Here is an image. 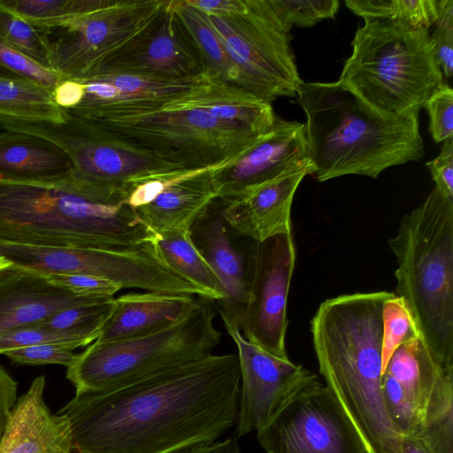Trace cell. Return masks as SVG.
Here are the masks:
<instances>
[{
    "label": "cell",
    "instance_id": "cell-1",
    "mask_svg": "<svg viewBox=\"0 0 453 453\" xmlns=\"http://www.w3.org/2000/svg\"><path fill=\"white\" fill-rule=\"evenodd\" d=\"M236 354L172 367L119 388L75 395L59 411L76 453H186L235 426Z\"/></svg>",
    "mask_w": 453,
    "mask_h": 453
},
{
    "label": "cell",
    "instance_id": "cell-2",
    "mask_svg": "<svg viewBox=\"0 0 453 453\" xmlns=\"http://www.w3.org/2000/svg\"><path fill=\"white\" fill-rule=\"evenodd\" d=\"M388 291L322 302L311 322L320 374L365 453H402V435L382 397V311Z\"/></svg>",
    "mask_w": 453,
    "mask_h": 453
},
{
    "label": "cell",
    "instance_id": "cell-3",
    "mask_svg": "<svg viewBox=\"0 0 453 453\" xmlns=\"http://www.w3.org/2000/svg\"><path fill=\"white\" fill-rule=\"evenodd\" d=\"M126 196L74 180L0 181V241L127 250L155 242Z\"/></svg>",
    "mask_w": 453,
    "mask_h": 453
},
{
    "label": "cell",
    "instance_id": "cell-4",
    "mask_svg": "<svg viewBox=\"0 0 453 453\" xmlns=\"http://www.w3.org/2000/svg\"><path fill=\"white\" fill-rule=\"evenodd\" d=\"M296 96L307 117L308 157L319 181L348 174L377 179L388 167L424 156L418 113L383 114L339 81H303Z\"/></svg>",
    "mask_w": 453,
    "mask_h": 453
},
{
    "label": "cell",
    "instance_id": "cell-5",
    "mask_svg": "<svg viewBox=\"0 0 453 453\" xmlns=\"http://www.w3.org/2000/svg\"><path fill=\"white\" fill-rule=\"evenodd\" d=\"M396 296L410 310L434 358L453 372V198L434 188L388 240Z\"/></svg>",
    "mask_w": 453,
    "mask_h": 453
},
{
    "label": "cell",
    "instance_id": "cell-6",
    "mask_svg": "<svg viewBox=\"0 0 453 453\" xmlns=\"http://www.w3.org/2000/svg\"><path fill=\"white\" fill-rule=\"evenodd\" d=\"M426 29L365 19L352 41V53L339 81L380 112H416L444 83Z\"/></svg>",
    "mask_w": 453,
    "mask_h": 453
},
{
    "label": "cell",
    "instance_id": "cell-7",
    "mask_svg": "<svg viewBox=\"0 0 453 453\" xmlns=\"http://www.w3.org/2000/svg\"><path fill=\"white\" fill-rule=\"evenodd\" d=\"M215 317L213 302L199 297L186 316L162 328L119 341H95L76 354L66 379L77 395L103 393L206 357L222 336Z\"/></svg>",
    "mask_w": 453,
    "mask_h": 453
},
{
    "label": "cell",
    "instance_id": "cell-8",
    "mask_svg": "<svg viewBox=\"0 0 453 453\" xmlns=\"http://www.w3.org/2000/svg\"><path fill=\"white\" fill-rule=\"evenodd\" d=\"M203 12L241 78V88L272 104L302 84L290 45L267 0H188Z\"/></svg>",
    "mask_w": 453,
    "mask_h": 453
},
{
    "label": "cell",
    "instance_id": "cell-9",
    "mask_svg": "<svg viewBox=\"0 0 453 453\" xmlns=\"http://www.w3.org/2000/svg\"><path fill=\"white\" fill-rule=\"evenodd\" d=\"M66 114L63 123L0 117V127L50 141L70 158L74 180L100 189L129 194L131 186L146 177L192 168L94 121Z\"/></svg>",
    "mask_w": 453,
    "mask_h": 453
},
{
    "label": "cell",
    "instance_id": "cell-10",
    "mask_svg": "<svg viewBox=\"0 0 453 453\" xmlns=\"http://www.w3.org/2000/svg\"><path fill=\"white\" fill-rule=\"evenodd\" d=\"M166 0H101L91 11L51 26H34L50 67L63 79L81 80L139 37Z\"/></svg>",
    "mask_w": 453,
    "mask_h": 453
},
{
    "label": "cell",
    "instance_id": "cell-11",
    "mask_svg": "<svg viewBox=\"0 0 453 453\" xmlns=\"http://www.w3.org/2000/svg\"><path fill=\"white\" fill-rule=\"evenodd\" d=\"M94 122L192 168L219 164L262 138L198 110L159 109L109 116Z\"/></svg>",
    "mask_w": 453,
    "mask_h": 453
},
{
    "label": "cell",
    "instance_id": "cell-12",
    "mask_svg": "<svg viewBox=\"0 0 453 453\" xmlns=\"http://www.w3.org/2000/svg\"><path fill=\"white\" fill-rule=\"evenodd\" d=\"M0 257L42 275L88 274L111 280L120 288L148 292L165 291L172 277L154 243L127 250H104L0 241Z\"/></svg>",
    "mask_w": 453,
    "mask_h": 453
},
{
    "label": "cell",
    "instance_id": "cell-13",
    "mask_svg": "<svg viewBox=\"0 0 453 453\" xmlns=\"http://www.w3.org/2000/svg\"><path fill=\"white\" fill-rule=\"evenodd\" d=\"M257 432L267 453H365L337 401L319 380L295 393Z\"/></svg>",
    "mask_w": 453,
    "mask_h": 453
},
{
    "label": "cell",
    "instance_id": "cell-14",
    "mask_svg": "<svg viewBox=\"0 0 453 453\" xmlns=\"http://www.w3.org/2000/svg\"><path fill=\"white\" fill-rule=\"evenodd\" d=\"M293 233L254 242L246 262L248 301L240 330L265 352L288 359L287 302L296 264Z\"/></svg>",
    "mask_w": 453,
    "mask_h": 453
},
{
    "label": "cell",
    "instance_id": "cell-15",
    "mask_svg": "<svg viewBox=\"0 0 453 453\" xmlns=\"http://www.w3.org/2000/svg\"><path fill=\"white\" fill-rule=\"evenodd\" d=\"M238 350L241 373L234 438L262 428L295 393L319 380L288 358L276 357L249 342L242 331L220 316Z\"/></svg>",
    "mask_w": 453,
    "mask_h": 453
},
{
    "label": "cell",
    "instance_id": "cell-16",
    "mask_svg": "<svg viewBox=\"0 0 453 453\" xmlns=\"http://www.w3.org/2000/svg\"><path fill=\"white\" fill-rule=\"evenodd\" d=\"M98 71L176 81L193 80L205 67L171 0L139 37L95 72Z\"/></svg>",
    "mask_w": 453,
    "mask_h": 453
},
{
    "label": "cell",
    "instance_id": "cell-17",
    "mask_svg": "<svg viewBox=\"0 0 453 453\" xmlns=\"http://www.w3.org/2000/svg\"><path fill=\"white\" fill-rule=\"evenodd\" d=\"M310 163L305 124L277 117L265 135L215 172L219 199L234 200Z\"/></svg>",
    "mask_w": 453,
    "mask_h": 453
},
{
    "label": "cell",
    "instance_id": "cell-18",
    "mask_svg": "<svg viewBox=\"0 0 453 453\" xmlns=\"http://www.w3.org/2000/svg\"><path fill=\"white\" fill-rule=\"evenodd\" d=\"M197 78L170 81L127 73L95 72L76 80L83 87V96L75 107L65 111L94 121L113 115L159 110L188 93Z\"/></svg>",
    "mask_w": 453,
    "mask_h": 453
},
{
    "label": "cell",
    "instance_id": "cell-19",
    "mask_svg": "<svg viewBox=\"0 0 453 453\" xmlns=\"http://www.w3.org/2000/svg\"><path fill=\"white\" fill-rule=\"evenodd\" d=\"M239 154L214 165L155 175L157 196L135 209L137 216L156 234L170 230L189 231L219 198L215 172Z\"/></svg>",
    "mask_w": 453,
    "mask_h": 453
},
{
    "label": "cell",
    "instance_id": "cell-20",
    "mask_svg": "<svg viewBox=\"0 0 453 453\" xmlns=\"http://www.w3.org/2000/svg\"><path fill=\"white\" fill-rule=\"evenodd\" d=\"M311 163L258 187L229 202L222 200L226 224L239 234L261 242L292 232L291 207L303 179L313 174Z\"/></svg>",
    "mask_w": 453,
    "mask_h": 453
},
{
    "label": "cell",
    "instance_id": "cell-21",
    "mask_svg": "<svg viewBox=\"0 0 453 453\" xmlns=\"http://www.w3.org/2000/svg\"><path fill=\"white\" fill-rule=\"evenodd\" d=\"M161 110H198L219 121L263 137L274 126L277 116L272 104L205 70L186 95L165 104Z\"/></svg>",
    "mask_w": 453,
    "mask_h": 453
},
{
    "label": "cell",
    "instance_id": "cell-22",
    "mask_svg": "<svg viewBox=\"0 0 453 453\" xmlns=\"http://www.w3.org/2000/svg\"><path fill=\"white\" fill-rule=\"evenodd\" d=\"M108 298L74 295L42 274L12 263L0 269V334L42 321L67 307Z\"/></svg>",
    "mask_w": 453,
    "mask_h": 453
},
{
    "label": "cell",
    "instance_id": "cell-23",
    "mask_svg": "<svg viewBox=\"0 0 453 453\" xmlns=\"http://www.w3.org/2000/svg\"><path fill=\"white\" fill-rule=\"evenodd\" d=\"M45 377L33 380L12 407L0 442V453H73L67 417L52 413L44 401Z\"/></svg>",
    "mask_w": 453,
    "mask_h": 453
},
{
    "label": "cell",
    "instance_id": "cell-24",
    "mask_svg": "<svg viewBox=\"0 0 453 453\" xmlns=\"http://www.w3.org/2000/svg\"><path fill=\"white\" fill-rule=\"evenodd\" d=\"M193 242L222 281L226 297L215 302V310L239 329L248 301L246 262L234 247L218 198L190 229Z\"/></svg>",
    "mask_w": 453,
    "mask_h": 453
},
{
    "label": "cell",
    "instance_id": "cell-25",
    "mask_svg": "<svg viewBox=\"0 0 453 453\" xmlns=\"http://www.w3.org/2000/svg\"><path fill=\"white\" fill-rule=\"evenodd\" d=\"M199 297L148 291L121 295L114 298L112 313L96 341H119L162 328L186 316Z\"/></svg>",
    "mask_w": 453,
    "mask_h": 453
},
{
    "label": "cell",
    "instance_id": "cell-26",
    "mask_svg": "<svg viewBox=\"0 0 453 453\" xmlns=\"http://www.w3.org/2000/svg\"><path fill=\"white\" fill-rule=\"evenodd\" d=\"M72 174L70 158L50 141L22 132H0V181L60 182Z\"/></svg>",
    "mask_w": 453,
    "mask_h": 453
},
{
    "label": "cell",
    "instance_id": "cell-27",
    "mask_svg": "<svg viewBox=\"0 0 453 453\" xmlns=\"http://www.w3.org/2000/svg\"><path fill=\"white\" fill-rule=\"evenodd\" d=\"M385 372L400 383L418 411L421 425L433 401L453 386V372L444 369L434 358L421 335L402 344Z\"/></svg>",
    "mask_w": 453,
    "mask_h": 453
},
{
    "label": "cell",
    "instance_id": "cell-28",
    "mask_svg": "<svg viewBox=\"0 0 453 453\" xmlns=\"http://www.w3.org/2000/svg\"><path fill=\"white\" fill-rule=\"evenodd\" d=\"M156 246L164 261L178 274L199 288L213 303L226 297L222 281L200 253L190 230H170L157 234Z\"/></svg>",
    "mask_w": 453,
    "mask_h": 453
},
{
    "label": "cell",
    "instance_id": "cell-29",
    "mask_svg": "<svg viewBox=\"0 0 453 453\" xmlns=\"http://www.w3.org/2000/svg\"><path fill=\"white\" fill-rule=\"evenodd\" d=\"M66 116L47 87L28 80L0 78V117L63 123Z\"/></svg>",
    "mask_w": 453,
    "mask_h": 453
},
{
    "label": "cell",
    "instance_id": "cell-30",
    "mask_svg": "<svg viewBox=\"0 0 453 453\" xmlns=\"http://www.w3.org/2000/svg\"><path fill=\"white\" fill-rule=\"evenodd\" d=\"M172 4L198 51L205 70L241 88L239 72L205 14L191 5L188 0H172Z\"/></svg>",
    "mask_w": 453,
    "mask_h": 453
},
{
    "label": "cell",
    "instance_id": "cell-31",
    "mask_svg": "<svg viewBox=\"0 0 453 453\" xmlns=\"http://www.w3.org/2000/svg\"><path fill=\"white\" fill-rule=\"evenodd\" d=\"M441 0H346V6L365 19H387L412 29L428 30L438 19Z\"/></svg>",
    "mask_w": 453,
    "mask_h": 453
},
{
    "label": "cell",
    "instance_id": "cell-32",
    "mask_svg": "<svg viewBox=\"0 0 453 453\" xmlns=\"http://www.w3.org/2000/svg\"><path fill=\"white\" fill-rule=\"evenodd\" d=\"M113 301L114 297H111L96 303L70 306L35 324L51 331L79 335L94 342L112 313Z\"/></svg>",
    "mask_w": 453,
    "mask_h": 453
},
{
    "label": "cell",
    "instance_id": "cell-33",
    "mask_svg": "<svg viewBox=\"0 0 453 453\" xmlns=\"http://www.w3.org/2000/svg\"><path fill=\"white\" fill-rule=\"evenodd\" d=\"M101 0H0L33 26L56 25L96 8Z\"/></svg>",
    "mask_w": 453,
    "mask_h": 453
},
{
    "label": "cell",
    "instance_id": "cell-34",
    "mask_svg": "<svg viewBox=\"0 0 453 453\" xmlns=\"http://www.w3.org/2000/svg\"><path fill=\"white\" fill-rule=\"evenodd\" d=\"M419 335L418 326L406 303L394 294L384 303L382 311L383 373L394 352L404 342Z\"/></svg>",
    "mask_w": 453,
    "mask_h": 453
},
{
    "label": "cell",
    "instance_id": "cell-35",
    "mask_svg": "<svg viewBox=\"0 0 453 453\" xmlns=\"http://www.w3.org/2000/svg\"><path fill=\"white\" fill-rule=\"evenodd\" d=\"M0 38L33 61L50 68L46 47L34 26L2 4Z\"/></svg>",
    "mask_w": 453,
    "mask_h": 453
},
{
    "label": "cell",
    "instance_id": "cell-36",
    "mask_svg": "<svg viewBox=\"0 0 453 453\" xmlns=\"http://www.w3.org/2000/svg\"><path fill=\"white\" fill-rule=\"evenodd\" d=\"M278 20L287 32L294 27H311L332 19L339 10L338 0H267Z\"/></svg>",
    "mask_w": 453,
    "mask_h": 453
},
{
    "label": "cell",
    "instance_id": "cell-37",
    "mask_svg": "<svg viewBox=\"0 0 453 453\" xmlns=\"http://www.w3.org/2000/svg\"><path fill=\"white\" fill-rule=\"evenodd\" d=\"M92 342L81 336L65 332H55L36 324L18 327L0 334V354L19 348L57 344L73 350L88 346Z\"/></svg>",
    "mask_w": 453,
    "mask_h": 453
},
{
    "label": "cell",
    "instance_id": "cell-38",
    "mask_svg": "<svg viewBox=\"0 0 453 453\" xmlns=\"http://www.w3.org/2000/svg\"><path fill=\"white\" fill-rule=\"evenodd\" d=\"M0 78L35 81L52 91L64 80L50 68L24 56L0 38Z\"/></svg>",
    "mask_w": 453,
    "mask_h": 453
},
{
    "label": "cell",
    "instance_id": "cell-39",
    "mask_svg": "<svg viewBox=\"0 0 453 453\" xmlns=\"http://www.w3.org/2000/svg\"><path fill=\"white\" fill-rule=\"evenodd\" d=\"M381 393L387 412L401 435H417L421 426L418 411L400 383L388 372L381 380Z\"/></svg>",
    "mask_w": 453,
    "mask_h": 453
},
{
    "label": "cell",
    "instance_id": "cell-40",
    "mask_svg": "<svg viewBox=\"0 0 453 453\" xmlns=\"http://www.w3.org/2000/svg\"><path fill=\"white\" fill-rule=\"evenodd\" d=\"M429 42L434 58L443 77L453 74V1L441 0V11Z\"/></svg>",
    "mask_w": 453,
    "mask_h": 453
},
{
    "label": "cell",
    "instance_id": "cell-41",
    "mask_svg": "<svg viewBox=\"0 0 453 453\" xmlns=\"http://www.w3.org/2000/svg\"><path fill=\"white\" fill-rule=\"evenodd\" d=\"M429 130L436 142L453 137V89L446 82L426 102Z\"/></svg>",
    "mask_w": 453,
    "mask_h": 453
},
{
    "label": "cell",
    "instance_id": "cell-42",
    "mask_svg": "<svg viewBox=\"0 0 453 453\" xmlns=\"http://www.w3.org/2000/svg\"><path fill=\"white\" fill-rule=\"evenodd\" d=\"M50 282L86 297H113L121 288L111 280L88 274H46Z\"/></svg>",
    "mask_w": 453,
    "mask_h": 453
},
{
    "label": "cell",
    "instance_id": "cell-43",
    "mask_svg": "<svg viewBox=\"0 0 453 453\" xmlns=\"http://www.w3.org/2000/svg\"><path fill=\"white\" fill-rule=\"evenodd\" d=\"M3 355L11 361L26 365H61L68 367L76 354L61 345L39 344L6 351Z\"/></svg>",
    "mask_w": 453,
    "mask_h": 453
},
{
    "label": "cell",
    "instance_id": "cell-44",
    "mask_svg": "<svg viewBox=\"0 0 453 453\" xmlns=\"http://www.w3.org/2000/svg\"><path fill=\"white\" fill-rule=\"evenodd\" d=\"M435 187L446 196L453 198V137L442 142L439 155L426 163Z\"/></svg>",
    "mask_w": 453,
    "mask_h": 453
},
{
    "label": "cell",
    "instance_id": "cell-45",
    "mask_svg": "<svg viewBox=\"0 0 453 453\" xmlns=\"http://www.w3.org/2000/svg\"><path fill=\"white\" fill-rule=\"evenodd\" d=\"M18 384L0 365V442L10 412L17 401Z\"/></svg>",
    "mask_w": 453,
    "mask_h": 453
},
{
    "label": "cell",
    "instance_id": "cell-46",
    "mask_svg": "<svg viewBox=\"0 0 453 453\" xmlns=\"http://www.w3.org/2000/svg\"><path fill=\"white\" fill-rule=\"evenodd\" d=\"M83 96V87L79 81L64 79L53 90L56 104L64 111L75 107Z\"/></svg>",
    "mask_w": 453,
    "mask_h": 453
},
{
    "label": "cell",
    "instance_id": "cell-47",
    "mask_svg": "<svg viewBox=\"0 0 453 453\" xmlns=\"http://www.w3.org/2000/svg\"><path fill=\"white\" fill-rule=\"evenodd\" d=\"M186 453H241V450L235 438H230L197 447Z\"/></svg>",
    "mask_w": 453,
    "mask_h": 453
},
{
    "label": "cell",
    "instance_id": "cell-48",
    "mask_svg": "<svg viewBox=\"0 0 453 453\" xmlns=\"http://www.w3.org/2000/svg\"><path fill=\"white\" fill-rule=\"evenodd\" d=\"M401 449L402 453H431L422 440L411 434L402 435Z\"/></svg>",
    "mask_w": 453,
    "mask_h": 453
},
{
    "label": "cell",
    "instance_id": "cell-49",
    "mask_svg": "<svg viewBox=\"0 0 453 453\" xmlns=\"http://www.w3.org/2000/svg\"><path fill=\"white\" fill-rule=\"evenodd\" d=\"M12 264L9 260L5 259L4 257H0V269L4 268L5 266H8Z\"/></svg>",
    "mask_w": 453,
    "mask_h": 453
}]
</instances>
